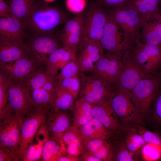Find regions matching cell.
Listing matches in <instances>:
<instances>
[{"label":"cell","mask_w":161,"mask_h":161,"mask_svg":"<svg viewBox=\"0 0 161 161\" xmlns=\"http://www.w3.org/2000/svg\"><path fill=\"white\" fill-rule=\"evenodd\" d=\"M37 108L30 89L21 81H12L7 90V103L0 112V121L5 118L23 119Z\"/></svg>","instance_id":"6da1fadb"},{"label":"cell","mask_w":161,"mask_h":161,"mask_svg":"<svg viewBox=\"0 0 161 161\" xmlns=\"http://www.w3.org/2000/svg\"><path fill=\"white\" fill-rule=\"evenodd\" d=\"M61 11L42 3L35 4L29 16L23 23L24 29L37 33H48L63 21Z\"/></svg>","instance_id":"7a4b0ae2"},{"label":"cell","mask_w":161,"mask_h":161,"mask_svg":"<svg viewBox=\"0 0 161 161\" xmlns=\"http://www.w3.org/2000/svg\"><path fill=\"white\" fill-rule=\"evenodd\" d=\"M161 86V71L141 80L130 91L142 121L149 115L155 96Z\"/></svg>","instance_id":"3957f363"},{"label":"cell","mask_w":161,"mask_h":161,"mask_svg":"<svg viewBox=\"0 0 161 161\" xmlns=\"http://www.w3.org/2000/svg\"><path fill=\"white\" fill-rule=\"evenodd\" d=\"M112 107L124 130L135 129L142 122L131 97L130 91L117 88L110 97Z\"/></svg>","instance_id":"277c9868"},{"label":"cell","mask_w":161,"mask_h":161,"mask_svg":"<svg viewBox=\"0 0 161 161\" xmlns=\"http://www.w3.org/2000/svg\"><path fill=\"white\" fill-rule=\"evenodd\" d=\"M107 9L110 16L133 44L139 40L144 18L126 2Z\"/></svg>","instance_id":"5b68a950"},{"label":"cell","mask_w":161,"mask_h":161,"mask_svg":"<svg viewBox=\"0 0 161 161\" xmlns=\"http://www.w3.org/2000/svg\"><path fill=\"white\" fill-rule=\"evenodd\" d=\"M100 41L107 53L121 56L133 44L109 14Z\"/></svg>","instance_id":"8992f818"},{"label":"cell","mask_w":161,"mask_h":161,"mask_svg":"<svg viewBox=\"0 0 161 161\" xmlns=\"http://www.w3.org/2000/svg\"><path fill=\"white\" fill-rule=\"evenodd\" d=\"M50 109L44 106H39L23 119L20 128L19 161H23L27 148L33 143L35 136L44 123Z\"/></svg>","instance_id":"52a82bcc"},{"label":"cell","mask_w":161,"mask_h":161,"mask_svg":"<svg viewBox=\"0 0 161 161\" xmlns=\"http://www.w3.org/2000/svg\"><path fill=\"white\" fill-rule=\"evenodd\" d=\"M131 49V56L147 74L153 75L161 69V46L152 45L136 41Z\"/></svg>","instance_id":"ba28073f"},{"label":"cell","mask_w":161,"mask_h":161,"mask_svg":"<svg viewBox=\"0 0 161 161\" xmlns=\"http://www.w3.org/2000/svg\"><path fill=\"white\" fill-rule=\"evenodd\" d=\"M109 16L108 9L99 2L91 6L85 12L80 39L100 41Z\"/></svg>","instance_id":"9c48e42d"},{"label":"cell","mask_w":161,"mask_h":161,"mask_svg":"<svg viewBox=\"0 0 161 161\" xmlns=\"http://www.w3.org/2000/svg\"><path fill=\"white\" fill-rule=\"evenodd\" d=\"M1 71L10 80L20 81L39 69L44 62L30 52L13 62V64L0 63Z\"/></svg>","instance_id":"30bf717a"},{"label":"cell","mask_w":161,"mask_h":161,"mask_svg":"<svg viewBox=\"0 0 161 161\" xmlns=\"http://www.w3.org/2000/svg\"><path fill=\"white\" fill-rule=\"evenodd\" d=\"M80 87L78 96L87 101L94 104L111 96L116 89L101 80L80 73Z\"/></svg>","instance_id":"8fae6325"},{"label":"cell","mask_w":161,"mask_h":161,"mask_svg":"<svg viewBox=\"0 0 161 161\" xmlns=\"http://www.w3.org/2000/svg\"><path fill=\"white\" fill-rule=\"evenodd\" d=\"M130 49L122 56L123 67L115 83L116 89L130 91L142 79L150 77L136 63L133 58Z\"/></svg>","instance_id":"7c38bea8"},{"label":"cell","mask_w":161,"mask_h":161,"mask_svg":"<svg viewBox=\"0 0 161 161\" xmlns=\"http://www.w3.org/2000/svg\"><path fill=\"white\" fill-rule=\"evenodd\" d=\"M23 119L5 118L0 121V148L10 151L14 161H19L20 128Z\"/></svg>","instance_id":"4fadbf2b"},{"label":"cell","mask_w":161,"mask_h":161,"mask_svg":"<svg viewBox=\"0 0 161 161\" xmlns=\"http://www.w3.org/2000/svg\"><path fill=\"white\" fill-rule=\"evenodd\" d=\"M122 56L104 54L92 71V76L115 87L117 78L123 67Z\"/></svg>","instance_id":"5bb4252c"},{"label":"cell","mask_w":161,"mask_h":161,"mask_svg":"<svg viewBox=\"0 0 161 161\" xmlns=\"http://www.w3.org/2000/svg\"><path fill=\"white\" fill-rule=\"evenodd\" d=\"M111 97V96H110ZM93 104V117L106 128L116 132L124 130L117 116L111 105L110 97Z\"/></svg>","instance_id":"9a60e30c"},{"label":"cell","mask_w":161,"mask_h":161,"mask_svg":"<svg viewBox=\"0 0 161 161\" xmlns=\"http://www.w3.org/2000/svg\"><path fill=\"white\" fill-rule=\"evenodd\" d=\"M26 44L29 52L45 62L49 56L59 48L57 39L48 33H38Z\"/></svg>","instance_id":"2e32d148"},{"label":"cell","mask_w":161,"mask_h":161,"mask_svg":"<svg viewBox=\"0 0 161 161\" xmlns=\"http://www.w3.org/2000/svg\"><path fill=\"white\" fill-rule=\"evenodd\" d=\"M85 13H81L68 21L61 35V40L63 47L76 53L81 38Z\"/></svg>","instance_id":"e0dca14e"},{"label":"cell","mask_w":161,"mask_h":161,"mask_svg":"<svg viewBox=\"0 0 161 161\" xmlns=\"http://www.w3.org/2000/svg\"><path fill=\"white\" fill-rule=\"evenodd\" d=\"M71 123L72 119L67 111L50 109L44 125L49 133L58 137L72 126Z\"/></svg>","instance_id":"ac0fdd59"},{"label":"cell","mask_w":161,"mask_h":161,"mask_svg":"<svg viewBox=\"0 0 161 161\" xmlns=\"http://www.w3.org/2000/svg\"><path fill=\"white\" fill-rule=\"evenodd\" d=\"M159 11L144 18L139 39L143 43L161 46V19Z\"/></svg>","instance_id":"d6986e66"},{"label":"cell","mask_w":161,"mask_h":161,"mask_svg":"<svg viewBox=\"0 0 161 161\" xmlns=\"http://www.w3.org/2000/svg\"><path fill=\"white\" fill-rule=\"evenodd\" d=\"M29 53L23 41L0 39V63H11Z\"/></svg>","instance_id":"ffe728a7"},{"label":"cell","mask_w":161,"mask_h":161,"mask_svg":"<svg viewBox=\"0 0 161 161\" xmlns=\"http://www.w3.org/2000/svg\"><path fill=\"white\" fill-rule=\"evenodd\" d=\"M57 138L63 144L65 152L70 155L78 157L84 150L79 129L73 125Z\"/></svg>","instance_id":"44dd1931"},{"label":"cell","mask_w":161,"mask_h":161,"mask_svg":"<svg viewBox=\"0 0 161 161\" xmlns=\"http://www.w3.org/2000/svg\"><path fill=\"white\" fill-rule=\"evenodd\" d=\"M24 30L23 23L17 18L0 17V39L23 41Z\"/></svg>","instance_id":"7402d4cb"},{"label":"cell","mask_w":161,"mask_h":161,"mask_svg":"<svg viewBox=\"0 0 161 161\" xmlns=\"http://www.w3.org/2000/svg\"><path fill=\"white\" fill-rule=\"evenodd\" d=\"M84 150L101 159L112 161L113 147L109 140L94 139L84 141Z\"/></svg>","instance_id":"603a6c76"},{"label":"cell","mask_w":161,"mask_h":161,"mask_svg":"<svg viewBox=\"0 0 161 161\" xmlns=\"http://www.w3.org/2000/svg\"><path fill=\"white\" fill-rule=\"evenodd\" d=\"M79 129L84 141L94 139L109 140L115 133L94 118Z\"/></svg>","instance_id":"cb8c5ba5"},{"label":"cell","mask_w":161,"mask_h":161,"mask_svg":"<svg viewBox=\"0 0 161 161\" xmlns=\"http://www.w3.org/2000/svg\"><path fill=\"white\" fill-rule=\"evenodd\" d=\"M65 152L64 145L61 140L47 131L42 157V160L57 161Z\"/></svg>","instance_id":"d4e9b609"},{"label":"cell","mask_w":161,"mask_h":161,"mask_svg":"<svg viewBox=\"0 0 161 161\" xmlns=\"http://www.w3.org/2000/svg\"><path fill=\"white\" fill-rule=\"evenodd\" d=\"M104 51L100 41L81 39L77 48L76 52L78 54L76 56L86 57L96 63L103 55Z\"/></svg>","instance_id":"484cf974"},{"label":"cell","mask_w":161,"mask_h":161,"mask_svg":"<svg viewBox=\"0 0 161 161\" xmlns=\"http://www.w3.org/2000/svg\"><path fill=\"white\" fill-rule=\"evenodd\" d=\"M93 104L83 98L76 100L72 125L80 128L91 120L93 118Z\"/></svg>","instance_id":"4316f807"},{"label":"cell","mask_w":161,"mask_h":161,"mask_svg":"<svg viewBox=\"0 0 161 161\" xmlns=\"http://www.w3.org/2000/svg\"><path fill=\"white\" fill-rule=\"evenodd\" d=\"M126 2L144 18L153 15L160 10L159 0H127Z\"/></svg>","instance_id":"83f0119b"},{"label":"cell","mask_w":161,"mask_h":161,"mask_svg":"<svg viewBox=\"0 0 161 161\" xmlns=\"http://www.w3.org/2000/svg\"><path fill=\"white\" fill-rule=\"evenodd\" d=\"M75 100L74 96L61 86L57 81L56 97L54 107L52 109L73 111L75 106Z\"/></svg>","instance_id":"f1b7e54d"},{"label":"cell","mask_w":161,"mask_h":161,"mask_svg":"<svg viewBox=\"0 0 161 161\" xmlns=\"http://www.w3.org/2000/svg\"><path fill=\"white\" fill-rule=\"evenodd\" d=\"M113 147L112 161H134L140 160L139 155L129 151L124 139L110 141Z\"/></svg>","instance_id":"f546056e"},{"label":"cell","mask_w":161,"mask_h":161,"mask_svg":"<svg viewBox=\"0 0 161 161\" xmlns=\"http://www.w3.org/2000/svg\"><path fill=\"white\" fill-rule=\"evenodd\" d=\"M31 0H10L9 5L15 17L24 20L30 14L35 4Z\"/></svg>","instance_id":"4dcf8cb0"},{"label":"cell","mask_w":161,"mask_h":161,"mask_svg":"<svg viewBox=\"0 0 161 161\" xmlns=\"http://www.w3.org/2000/svg\"><path fill=\"white\" fill-rule=\"evenodd\" d=\"M55 75L51 74L46 69L41 67L30 76L20 81L30 91L42 88L45 83Z\"/></svg>","instance_id":"1f68e13d"},{"label":"cell","mask_w":161,"mask_h":161,"mask_svg":"<svg viewBox=\"0 0 161 161\" xmlns=\"http://www.w3.org/2000/svg\"><path fill=\"white\" fill-rule=\"evenodd\" d=\"M151 120L155 131L161 133V86L153 100Z\"/></svg>","instance_id":"d6a6232c"},{"label":"cell","mask_w":161,"mask_h":161,"mask_svg":"<svg viewBox=\"0 0 161 161\" xmlns=\"http://www.w3.org/2000/svg\"><path fill=\"white\" fill-rule=\"evenodd\" d=\"M46 130L44 128V134L42 139L38 135L35 143H33L27 148L23 160L24 161H35L42 158Z\"/></svg>","instance_id":"836d02e7"},{"label":"cell","mask_w":161,"mask_h":161,"mask_svg":"<svg viewBox=\"0 0 161 161\" xmlns=\"http://www.w3.org/2000/svg\"><path fill=\"white\" fill-rule=\"evenodd\" d=\"M32 99L36 107L40 106L53 109L54 103L48 93L42 88L31 91Z\"/></svg>","instance_id":"e575fe53"},{"label":"cell","mask_w":161,"mask_h":161,"mask_svg":"<svg viewBox=\"0 0 161 161\" xmlns=\"http://www.w3.org/2000/svg\"><path fill=\"white\" fill-rule=\"evenodd\" d=\"M67 48L63 47L59 48L49 57L44 64L46 69L50 74L55 75L59 69V66L61 60Z\"/></svg>","instance_id":"d590c367"},{"label":"cell","mask_w":161,"mask_h":161,"mask_svg":"<svg viewBox=\"0 0 161 161\" xmlns=\"http://www.w3.org/2000/svg\"><path fill=\"white\" fill-rule=\"evenodd\" d=\"M140 155L144 161H157L161 158V147L151 143H146L142 147Z\"/></svg>","instance_id":"8d00e7d4"},{"label":"cell","mask_w":161,"mask_h":161,"mask_svg":"<svg viewBox=\"0 0 161 161\" xmlns=\"http://www.w3.org/2000/svg\"><path fill=\"white\" fill-rule=\"evenodd\" d=\"M58 83L70 93L76 100L80 87L81 80L80 74L72 77L58 80Z\"/></svg>","instance_id":"74e56055"},{"label":"cell","mask_w":161,"mask_h":161,"mask_svg":"<svg viewBox=\"0 0 161 161\" xmlns=\"http://www.w3.org/2000/svg\"><path fill=\"white\" fill-rule=\"evenodd\" d=\"M125 130L126 132L124 139L126 146L130 148H137L141 150L146 143L142 136L135 129Z\"/></svg>","instance_id":"f35d334b"},{"label":"cell","mask_w":161,"mask_h":161,"mask_svg":"<svg viewBox=\"0 0 161 161\" xmlns=\"http://www.w3.org/2000/svg\"><path fill=\"white\" fill-rule=\"evenodd\" d=\"M81 72L80 67L76 58L66 64L61 69L60 73L56 75L58 80L72 77Z\"/></svg>","instance_id":"ab89813d"},{"label":"cell","mask_w":161,"mask_h":161,"mask_svg":"<svg viewBox=\"0 0 161 161\" xmlns=\"http://www.w3.org/2000/svg\"><path fill=\"white\" fill-rule=\"evenodd\" d=\"M136 129L146 143H154L161 147V133L151 131L140 125L138 126Z\"/></svg>","instance_id":"60d3db41"},{"label":"cell","mask_w":161,"mask_h":161,"mask_svg":"<svg viewBox=\"0 0 161 161\" xmlns=\"http://www.w3.org/2000/svg\"><path fill=\"white\" fill-rule=\"evenodd\" d=\"M12 80L2 72L0 73V112L5 106L7 100V90Z\"/></svg>","instance_id":"b9f144b4"},{"label":"cell","mask_w":161,"mask_h":161,"mask_svg":"<svg viewBox=\"0 0 161 161\" xmlns=\"http://www.w3.org/2000/svg\"><path fill=\"white\" fill-rule=\"evenodd\" d=\"M66 7L70 12L75 13H82L86 6V0H66Z\"/></svg>","instance_id":"7bdbcfd3"},{"label":"cell","mask_w":161,"mask_h":161,"mask_svg":"<svg viewBox=\"0 0 161 161\" xmlns=\"http://www.w3.org/2000/svg\"><path fill=\"white\" fill-rule=\"evenodd\" d=\"M56 75L47 82L42 87L49 94L54 103L56 97V87L58 81Z\"/></svg>","instance_id":"ee69618b"},{"label":"cell","mask_w":161,"mask_h":161,"mask_svg":"<svg viewBox=\"0 0 161 161\" xmlns=\"http://www.w3.org/2000/svg\"><path fill=\"white\" fill-rule=\"evenodd\" d=\"M0 17L16 18L9 4L4 0L0 1Z\"/></svg>","instance_id":"f6af8a7d"},{"label":"cell","mask_w":161,"mask_h":161,"mask_svg":"<svg viewBox=\"0 0 161 161\" xmlns=\"http://www.w3.org/2000/svg\"><path fill=\"white\" fill-rule=\"evenodd\" d=\"M127 0H99V3L108 9L117 6Z\"/></svg>","instance_id":"bcb514c9"},{"label":"cell","mask_w":161,"mask_h":161,"mask_svg":"<svg viewBox=\"0 0 161 161\" xmlns=\"http://www.w3.org/2000/svg\"><path fill=\"white\" fill-rule=\"evenodd\" d=\"M80 161H102V160L89 151L84 150L78 157Z\"/></svg>","instance_id":"7dc6e473"},{"label":"cell","mask_w":161,"mask_h":161,"mask_svg":"<svg viewBox=\"0 0 161 161\" xmlns=\"http://www.w3.org/2000/svg\"><path fill=\"white\" fill-rule=\"evenodd\" d=\"M14 161L12 153L7 149L0 148V161Z\"/></svg>","instance_id":"c3c4849f"},{"label":"cell","mask_w":161,"mask_h":161,"mask_svg":"<svg viewBox=\"0 0 161 161\" xmlns=\"http://www.w3.org/2000/svg\"><path fill=\"white\" fill-rule=\"evenodd\" d=\"M57 161H79V158L70 155L65 152L58 159Z\"/></svg>","instance_id":"681fc988"},{"label":"cell","mask_w":161,"mask_h":161,"mask_svg":"<svg viewBox=\"0 0 161 161\" xmlns=\"http://www.w3.org/2000/svg\"><path fill=\"white\" fill-rule=\"evenodd\" d=\"M44 0L47 2H50L53 1L55 0Z\"/></svg>","instance_id":"f907efd6"},{"label":"cell","mask_w":161,"mask_h":161,"mask_svg":"<svg viewBox=\"0 0 161 161\" xmlns=\"http://www.w3.org/2000/svg\"><path fill=\"white\" fill-rule=\"evenodd\" d=\"M159 4L160 10L161 11V0H159Z\"/></svg>","instance_id":"816d5d0a"},{"label":"cell","mask_w":161,"mask_h":161,"mask_svg":"<svg viewBox=\"0 0 161 161\" xmlns=\"http://www.w3.org/2000/svg\"><path fill=\"white\" fill-rule=\"evenodd\" d=\"M159 13H160V18L161 19V11L160 10Z\"/></svg>","instance_id":"f5cc1de1"},{"label":"cell","mask_w":161,"mask_h":161,"mask_svg":"<svg viewBox=\"0 0 161 161\" xmlns=\"http://www.w3.org/2000/svg\"><path fill=\"white\" fill-rule=\"evenodd\" d=\"M32 0L33 1H34V0Z\"/></svg>","instance_id":"db71d44e"},{"label":"cell","mask_w":161,"mask_h":161,"mask_svg":"<svg viewBox=\"0 0 161 161\" xmlns=\"http://www.w3.org/2000/svg\"><path fill=\"white\" fill-rule=\"evenodd\" d=\"M1 0H0V1H1Z\"/></svg>","instance_id":"11a10c76"}]
</instances>
